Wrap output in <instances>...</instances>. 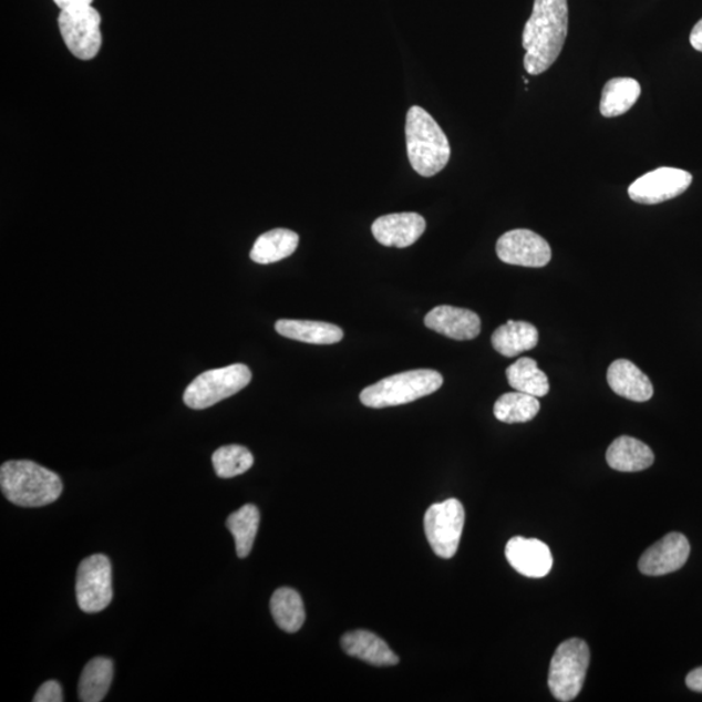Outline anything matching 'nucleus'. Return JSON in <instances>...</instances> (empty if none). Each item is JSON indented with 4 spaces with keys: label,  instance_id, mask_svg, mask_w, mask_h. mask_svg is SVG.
<instances>
[{
    "label": "nucleus",
    "instance_id": "5701e85b",
    "mask_svg": "<svg viewBox=\"0 0 702 702\" xmlns=\"http://www.w3.org/2000/svg\"><path fill=\"white\" fill-rule=\"evenodd\" d=\"M114 678V663L106 657H95L82 671L79 698L82 702H100L110 690Z\"/></svg>",
    "mask_w": 702,
    "mask_h": 702
},
{
    "label": "nucleus",
    "instance_id": "412c9836",
    "mask_svg": "<svg viewBox=\"0 0 702 702\" xmlns=\"http://www.w3.org/2000/svg\"><path fill=\"white\" fill-rule=\"evenodd\" d=\"M300 236L293 230L278 228L261 235L250 251V258L258 265H271L293 254Z\"/></svg>",
    "mask_w": 702,
    "mask_h": 702
},
{
    "label": "nucleus",
    "instance_id": "0eeeda50",
    "mask_svg": "<svg viewBox=\"0 0 702 702\" xmlns=\"http://www.w3.org/2000/svg\"><path fill=\"white\" fill-rule=\"evenodd\" d=\"M465 507L458 499L430 506L424 517L425 536L438 557L450 559L457 553L465 526Z\"/></svg>",
    "mask_w": 702,
    "mask_h": 702
},
{
    "label": "nucleus",
    "instance_id": "7c9ffc66",
    "mask_svg": "<svg viewBox=\"0 0 702 702\" xmlns=\"http://www.w3.org/2000/svg\"><path fill=\"white\" fill-rule=\"evenodd\" d=\"M54 3L59 7V9L65 11L92 6L93 0H54Z\"/></svg>",
    "mask_w": 702,
    "mask_h": 702
},
{
    "label": "nucleus",
    "instance_id": "2f4dec72",
    "mask_svg": "<svg viewBox=\"0 0 702 702\" xmlns=\"http://www.w3.org/2000/svg\"><path fill=\"white\" fill-rule=\"evenodd\" d=\"M690 42L694 50L702 52V19L693 27Z\"/></svg>",
    "mask_w": 702,
    "mask_h": 702
},
{
    "label": "nucleus",
    "instance_id": "a878e982",
    "mask_svg": "<svg viewBox=\"0 0 702 702\" xmlns=\"http://www.w3.org/2000/svg\"><path fill=\"white\" fill-rule=\"evenodd\" d=\"M539 400L522 392L505 393L495 403V416L506 424L527 423L539 414Z\"/></svg>",
    "mask_w": 702,
    "mask_h": 702
},
{
    "label": "nucleus",
    "instance_id": "f8f14e48",
    "mask_svg": "<svg viewBox=\"0 0 702 702\" xmlns=\"http://www.w3.org/2000/svg\"><path fill=\"white\" fill-rule=\"evenodd\" d=\"M690 551L686 537L671 533L642 553L639 570L648 577H661L681 570L690 557Z\"/></svg>",
    "mask_w": 702,
    "mask_h": 702
},
{
    "label": "nucleus",
    "instance_id": "9b49d317",
    "mask_svg": "<svg viewBox=\"0 0 702 702\" xmlns=\"http://www.w3.org/2000/svg\"><path fill=\"white\" fill-rule=\"evenodd\" d=\"M496 251L504 264L513 266L541 268L551 259L548 241L529 229L506 231L498 238Z\"/></svg>",
    "mask_w": 702,
    "mask_h": 702
},
{
    "label": "nucleus",
    "instance_id": "393cba45",
    "mask_svg": "<svg viewBox=\"0 0 702 702\" xmlns=\"http://www.w3.org/2000/svg\"><path fill=\"white\" fill-rule=\"evenodd\" d=\"M271 612L281 630L295 633L301 630L306 612L302 597L291 588H280L271 599Z\"/></svg>",
    "mask_w": 702,
    "mask_h": 702
},
{
    "label": "nucleus",
    "instance_id": "423d86ee",
    "mask_svg": "<svg viewBox=\"0 0 702 702\" xmlns=\"http://www.w3.org/2000/svg\"><path fill=\"white\" fill-rule=\"evenodd\" d=\"M250 382L251 371L241 363L206 371L186 388L184 402L194 410L208 409L242 391Z\"/></svg>",
    "mask_w": 702,
    "mask_h": 702
},
{
    "label": "nucleus",
    "instance_id": "dca6fc26",
    "mask_svg": "<svg viewBox=\"0 0 702 702\" xmlns=\"http://www.w3.org/2000/svg\"><path fill=\"white\" fill-rule=\"evenodd\" d=\"M608 384L611 391L633 402H647L653 398L651 380L637 364L627 360H617L608 370Z\"/></svg>",
    "mask_w": 702,
    "mask_h": 702
},
{
    "label": "nucleus",
    "instance_id": "6e6552de",
    "mask_svg": "<svg viewBox=\"0 0 702 702\" xmlns=\"http://www.w3.org/2000/svg\"><path fill=\"white\" fill-rule=\"evenodd\" d=\"M101 14L92 6L82 9L65 10L59 14L65 47L80 61H92L102 47Z\"/></svg>",
    "mask_w": 702,
    "mask_h": 702
},
{
    "label": "nucleus",
    "instance_id": "bb28decb",
    "mask_svg": "<svg viewBox=\"0 0 702 702\" xmlns=\"http://www.w3.org/2000/svg\"><path fill=\"white\" fill-rule=\"evenodd\" d=\"M259 520L258 507L250 504L229 515L227 528L235 537L238 557L246 558L250 555L258 534Z\"/></svg>",
    "mask_w": 702,
    "mask_h": 702
},
{
    "label": "nucleus",
    "instance_id": "c85d7f7f",
    "mask_svg": "<svg viewBox=\"0 0 702 702\" xmlns=\"http://www.w3.org/2000/svg\"><path fill=\"white\" fill-rule=\"evenodd\" d=\"M63 700L62 686L55 681L42 684L33 699L34 702H62Z\"/></svg>",
    "mask_w": 702,
    "mask_h": 702
},
{
    "label": "nucleus",
    "instance_id": "6ab92c4d",
    "mask_svg": "<svg viewBox=\"0 0 702 702\" xmlns=\"http://www.w3.org/2000/svg\"><path fill=\"white\" fill-rule=\"evenodd\" d=\"M275 328L283 338L313 345H331L343 339L340 327L323 321L281 319Z\"/></svg>",
    "mask_w": 702,
    "mask_h": 702
},
{
    "label": "nucleus",
    "instance_id": "b1692460",
    "mask_svg": "<svg viewBox=\"0 0 702 702\" xmlns=\"http://www.w3.org/2000/svg\"><path fill=\"white\" fill-rule=\"evenodd\" d=\"M507 382L515 391L544 398L550 390L549 379L533 358H520L506 370Z\"/></svg>",
    "mask_w": 702,
    "mask_h": 702
},
{
    "label": "nucleus",
    "instance_id": "2eb2a0df",
    "mask_svg": "<svg viewBox=\"0 0 702 702\" xmlns=\"http://www.w3.org/2000/svg\"><path fill=\"white\" fill-rule=\"evenodd\" d=\"M424 323L430 330L457 341L474 340L482 330L477 313L453 306H437L425 316Z\"/></svg>",
    "mask_w": 702,
    "mask_h": 702
},
{
    "label": "nucleus",
    "instance_id": "f3484780",
    "mask_svg": "<svg viewBox=\"0 0 702 702\" xmlns=\"http://www.w3.org/2000/svg\"><path fill=\"white\" fill-rule=\"evenodd\" d=\"M341 647L350 657L375 667H393L400 662L386 642L370 631L357 630L343 634Z\"/></svg>",
    "mask_w": 702,
    "mask_h": 702
},
{
    "label": "nucleus",
    "instance_id": "c756f323",
    "mask_svg": "<svg viewBox=\"0 0 702 702\" xmlns=\"http://www.w3.org/2000/svg\"><path fill=\"white\" fill-rule=\"evenodd\" d=\"M686 686L694 692L702 693V667L694 669L685 678Z\"/></svg>",
    "mask_w": 702,
    "mask_h": 702
},
{
    "label": "nucleus",
    "instance_id": "f257e3e1",
    "mask_svg": "<svg viewBox=\"0 0 702 702\" xmlns=\"http://www.w3.org/2000/svg\"><path fill=\"white\" fill-rule=\"evenodd\" d=\"M569 32L567 0H535L531 18L523 31L525 69L533 76L556 63Z\"/></svg>",
    "mask_w": 702,
    "mask_h": 702
},
{
    "label": "nucleus",
    "instance_id": "a211bd4d",
    "mask_svg": "<svg viewBox=\"0 0 702 702\" xmlns=\"http://www.w3.org/2000/svg\"><path fill=\"white\" fill-rule=\"evenodd\" d=\"M607 462L617 472L638 473L653 465L654 453L640 440L621 436L609 446Z\"/></svg>",
    "mask_w": 702,
    "mask_h": 702
},
{
    "label": "nucleus",
    "instance_id": "f03ea898",
    "mask_svg": "<svg viewBox=\"0 0 702 702\" xmlns=\"http://www.w3.org/2000/svg\"><path fill=\"white\" fill-rule=\"evenodd\" d=\"M0 487L10 503L42 507L55 503L63 492L58 474L32 461H9L0 467Z\"/></svg>",
    "mask_w": 702,
    "mask_h": 702
},
{
    "label": "nucleus",
    "instance_id": "1a4fd4ad",
    "mask_svg": "<svg viewBox=\"0 0 702 702\" xmlns=\"http://www.w3.org/2000/svg\"><path fill=\"white\" fill-rule=\"evenodd\" d=\"M112 570L107 556L87 557L79 566L76 599L87 615L103 611L112 601Z\"/></svg>",
    "mask_w": 702,
    "mask_h": 702
},
{
    "label": "nucleus",
    "instance_id": "4be33fe9",
    "mask_svg": "<svg viewBox=\"0 0 702 702\" xmlns=\"http://www.w3.org/2000/svg\"><path fill=\"white\" fill-rule=\"evenodd\" d=\"M641 86L630 78L611 79L602 89L600 112L603 117H618L629 112L638 102Z\"/></svg>",
    "mask_w": 702,
    "mask_h": 702
},
{
    "label": "nucleus",
    "instance_id": "20e7f679",
    "mask_svg": "<svg viewBox=\"0 0 702 702\" xmlns=\"http://www.w3.org/2000/svg\"><path fill=\"white\" fill-rule=\"evenodd\" d=\"M443 383L444 379L437 371L401 372L365 388L360 399L364 406L371 409L400 406L435 393Z\"/></svg>",
    "mask_w": 702,
    "mask_h": 702
},
{
    "label": "nucleus",
    "instance_id": "ddd939ff",
    "mask_svg": "<svg viewBox=\"0 0 702 702\" xmlns=\"http://www.w3.org/2000/svg\"><path fill=\"white\" fill-rule=\"evenodd\" d=\"M425 220L416 213H401L382 216L372 224V235L386 248H409L424 234Z\"/></svg>",
    "mask_w": 702,
    "mask_h": 702
},
{
    "label": "nucleus",
    "instance_id": "cd10ccee",
    "mask_svg": "<svg viewBox=\"0 0 702 702\" xmlns=\"http://www.w3.org/2000/svg\"><path fill=\"white\" fill-rule=\"evenodd\" d=\"M213 465L216 475L221 479H230V477L249 472L254 465V457L248 447L227 445L219 447L213 454Z\"/></svg>",
    "mask_w": 702,
    "mask_h": 702
},
{
    "label": "nucleus",
    "instance_id": "9d476101",
    "mask_svg": "<svg viewBox=\"0 0 702 702\" xmlns=\"http://www.w3.org/2000/svg\"><path fill=\"white\" fill-rule=\"evenodd\" d=\"M692 180L690 172L662 167L648 172L633 182L629 188V196L640 205H659L681 196L690 188Z\"/></svg>",
    "mask_w": 702,
    "mask_h": 702
},
{
    "label": "nucleus",
    "instance_id": "4468645a",
    "mask_svg": "<svg viewBox=\"0 0 702 702\" xmlns=\"http://www.w3.org/2000/svg\"><path fill=\"white\" fill-rule=\"evenodd\" d=\"M505 555L514 570L527 578L547 577L553 567V556L547 544L526 537H513L506 544Z\"/></svg>",
    "mask_w": 702,
    "mask_h": 702
},
{
    "label": "nucleus",
    "instance_id": "aec40b11",
    "mask_svg": "<svg viewBox=\"0 0 702 702\" xmlns=\"http://www.w3.org/2000/svg\"><path fill=\"white\" fill-rule=\"evenodd\" d=\"M539 343V331L527 321L509 320L492 334V345L499 354L513 358L533 350Z\"/></svg>",
    "mask_w": 702,
    "mask_h": 702
},
{
    "label": "nucleus",
    "instance_id": "7ed1b4c3",
    "mask_svg": "<svg viewBox=\"0 0 702 702\" xmlns=\"http://www.w3.org/2000/svg\"><path fill=\"white\" fill-rule=\"evenodd\" d=\"M405 132L409 161L417 174L432 177L446 167L451 159L450 141L427 111L410 109Z\"/></svg>",
    "mask_w": 702,
    "mask_h": 702
},
{
    "label": "nucleus",
    "instance_id": "39448f33",
    "mask_svg": "<svg viewBox=\"0 0 702 702\" xmlns=\"http://www.w3.org/2000/svg\"><path fill=\"white\" fill-rule=\"evenodd\" d=\"M591 653L587 642L570 639L562 642L553 655L548 684L553 696L569 702L578 696L585 684Z\"/></svg>",
    "mask_w": 702,
    "mask_h": 702
}]
</instances>
